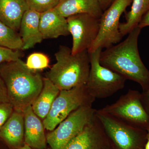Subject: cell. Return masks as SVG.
Instances as JSON below:
<instances>
[{
    "mask_svg": "<svg viewBox=\"0 0 149 149\" xmlns=\"http://www.w3.org/2000/svg\"><path fill=\"white\" fill-rule=\"evenodd\" d=\"M61 149H110L107 138L96 114L80 134Z\"/></svg>",
    "mask_w": 149,
    "mask_h": 149,
    "instance_id": "8fae6325",
    "label": "cell"
},
{
    "mask_svg": "<svg viewBox=\"0 0 149 149\" xmlns=\"http://www.w3.org/2000/svg\"><path fill=\"white\" fill-rule=\"evenodd\" d=\"M24 118V143L34 149L47 148V137L45 127L41 119L35 114L32 105L29 106L23 112Z\"/></svg>",
    "mask_w": 149,
    "mask_h": 149,
    "instance_id": "7c38bea8",
    "label": "cell"
},
{
    "mask_svg": "<svg viewBox=\"0 0 149 149\" xmlns=\"http://www.w3.org/2000/svg\"><path fill=\"white\" fill-rule=\"evenodd\" d=\"M60 90L46 77L43 78V87L32 105V109L40 119L44 120L50 110Z\"/></svg>",
    "mask_w": 149,
    "mask_h": 149,
    "instance_id": "ac0fdd59",
    "label": "cell"
},
{
    "mask_svg": "<svg viewBox=\"0 0 149 149\" xmlns=\"http://www.w3.org/2000/svg\"><path fill=\"white\" fill-rule=\"evenodd\" d=\"M149 10V0H133L130 10L125 15V22L120 23L119 31L123 37L138 27Z\"/></svg>",
    "mask_w": 149,
    "mask_h": 149,
    "instance_id": "d6986e66",
    "label": "cell"
},
{
    "mask_svg": "<svg viewBox=\"0 0 149 149\" xmlns=\"http://www.w3.org/2000/svg\"><path fill=\"white\" fill-rule=\"evenodd\" d=\"M40 15L41 13L29 9L24 13L19 28L22 50L34 47L44 40L40 30Z\"/></svg>",
    "mask_w": 149,
    "mask_h": 149,
    "instance_id": "4fadbf2b",
    "label": "cell"
},
{
    "mask_svg": "<svg viewBox=\"0 0 149 149\" xmlns=\"http://www.w3.org/2000/svg\"><path fill=\"white\" fill-rule=\"evenodd\" d=\"M103 11L107 9L115 0H98Z\"/></svg>",
    "mask_w": 149,
    "mask_h": 149,
    "instance_id": "83f0119b",
    "label": "cell"
},
{
    "mask_svg": "<svg viewBox=\"0 0 149 149\" xmlns=\"http://www.w3.org/2000/svg\"><path fill=\"white\" fill-rule=\"evenodd\" d=\"M141 100L144 109L149 116V88L141 93Z\"/></svg>",
    "mask_w": 149,
    "mask_h": 149,
    "instance_id": "484cf974",
    "label": "cell"
},
{
    "mask_svg": "<svg viewBox=\"0 0 149 149\" xmlns=\"http://www.w3.org/2000/svg\"><path fill=\"white\" fill-rule=\"evenodd\" d=\"M92 105L80 107L70 113L52 131L46 135L52 149H61L80 134L95 115Z\"/></svg>",
    "mask_w": 149,
    "mask_h": 149,
    "instance_id": "ba28073f",
    "label": "cell"
},
{
    "mask_svg": "<svg viewBox=\"0 0 149 149\" xmlns=\"http://www.w3.org/2000/svg\"><path fill=\"white\" fill-rule=\"evenodd\" d=\"M40 28L44 40L66 36L70 34L67 18L55 8L41 14Z\"/></svg>",
    "mask_w": 149,
    "mask_h": 149,
    "instance_id": "5bb4252c",
    "label": "cell"
},
{
    "mask_svg": "<svg viewBox=\"0 0 149 149\" xmlns=\"http://www.w3.org/2000/svg\"><path fill=\"white\" fill-rule=\"evenodd\" d=\"M45 149H52L51 148H46Z\"/></svg>",
    "mask_w": 149,
    "mask_h": 149,
    "instance_id": "4dcf8cb0",
    "label": "cell"
},
{
    "mask_svg": "<svg viewBox=\"0 0 149 149\" xmlns=\"http://www.w3.org/2000/svg\"><path fill=\"white\" fill-rule=\"evenodd\" d=\"M101 111L134 127L146 130L149 128V116L141 100V93L129 89L113 103L107 105Z\"/></svg>",
    "mask_w": 149,
    "mask_h": 149,
    "instance_id": "52a82bcc",
    "label": "cell"
},
{
    "mask_svg": "<svg viewBox=\"0 0 149 149\" xmlns=\"http://www.w3.org/2000/svg\"><path fill=\"white\" fill-rule=\"evenodd\" d=\"M0 76L5 84L9 102L14 111L22 112L32 105L43 87V78L28 68L21 58L0 65Z\"/></svg>",
    "mask_w": 149,
    "mask_h": 149,
    "instance_id": "7a4b0ae2",
    "label": "cell"
},
{
    "mask_svg": "<svg viewBox=\"0 0 149 149\" xmlns=\"http://www.w3.org/2000/svg\"><path fill=\"white\" fill-rule=\"evenodd\" d=\"M147 26H149V10L142 17L138 27L142 29Z\"/></svg>",
    "mask_w": 149,
    "mask_h": 149,
    "instance_id": "4316f807",
    "label": "cell"
},
{
    "mask_svg": "<svg viewBox=\"0 0 149 149\" xmlns=\"http://www.w3.org/2000/svg\"><path fill=\"white\" fill-rule=\"evenodd\" d=\"M29 9L42 13L55 8L60 0H25Z\"/></svg>",
    "mask_w": 149,
    "mask_h": 149,
    "instance_id": "7402d4cb",
    "label": "cell"
},
{
    "mask_svg": "<svg viewBox=\"0 0 149 149\" xmlns=\"http://www.w3.org/2000/svg\"><path fill=\"white\" fill-rule=\"evenodd\" d=\"M49 63V59L47 56L42 53L35 52L27 57L26 65L29 69L37 71L47 68Z\"/></svg>",
    "mask_w": 149,
    "mask_h": 149,
    "instance_id": "44dd1931",
    "label": "cell"
},
{
    "mask_svg": "<svg viewBox=\"0 0 149 149\" xmlns=\"http://www.w3.org/2000/svg\"><path fill=\"white\" fill-rule=\"evenodd\" d=\"M8 102H9L6 85L0 76V103Z\"/></svg>",
    "mask_w": 149,
    "mask_h": 149,
    "instance_id": "d4e9b609",
    "label": "cell"
},
{
    "mask_svg": "<svg viewBox=\"0 0 149 149\" xmlns=\"http://www.w3.org/2000/svg\"><path fill=\"white\" fill-rule=\"evenodd\" d=\"M0 47L14 50H22V42L17 31L0 21Z\"/></svg>",
    "mask_w": 149,
    "mask_h": 149,
    "instance_id": "ffe728a7",
    "label": "cell"
},
{
    "mask_svg": "<svg viewBox=\"0 0 149 149\" xmlns=\"http://www.w3.org/2000/svg\"><path fill=\"white\" fill-rule=\"evenodd\" d=\"M95 114L107 138L110 149H144L146 130L124 123L100 109H96Z\"/></svg>",
    "mask_w": 149,
    "mask_h": 149,
    "instance_id": "277c9868",
    "label": "cell"
},
{
    "mask_svg": "<svg viewBox=\"0 0 149 149\" xmlns=\"http://www.w3.org/2000/svg\"><path fill=\"white\" fill-rule=\"evenodd\" d=\"M147 131V141L146 144H145L144 149H149V128H148Z\"/></svg>",
    "mask_w": 149,
    "mask_h": 149,
    "instance_id": "f1b7e54d",
    "label": "cell"
},
{
    "mask_svg": "<svg viewBox=\"0 0 149 149\" xmlns=\"http://www.w3.org/2000/svg\"><path fill=\"white\" fill-rule=\"evenodd\" d=\"M65 18L80 14H88L100 19L103 10L98 0H60L55 8Z\"/></svg>",
    "mask_w": 149,
    "mask_h": 149,
    "instance_id": "2e32d148",
    "label": "cell"
},
{
    "mask_svg": "<svg viewBox=\"0 0 149 149\" xmlns=\"http://www.w3.org/2000/svg\"><path fill=\"white\" fill-rule=\"evenodd\" d=\"M14 109L10 102L0 103V130L7 122Z\"/></svg>",
    "mask_w": 149,
    "mask_h": 149,
    "instance_id": "cb8c5ba5",
    "label": "cell"
},
{
    "mask_svg": "<svg viewBox=\"0 0 149 149\" xmlns=\"http://www.w3.org/2000/svg\"><path fill=\"white\" fill-rule=\"evenodd\" d=\"M55 56L56 62L46 73V78L60 91L86 85L91 68L88 50L73 54L71 49L62 45Z\"/></svg>",
    "mask_w": 149,
    "mask_h": 149,
    "instance_id": "3957f363",
    "label": "cell"
},
{
    "mask_svg": "<svg viewBox=\"0 0 149 149\" xmlns=\"http://www.w3.org/2000/svg\"><path fill=\"white\" fill-rule=\"evenodd\" d=\"M133 0H115L100 19L98 35L88 52L99 48L107 49L120 42L123 37L119 31L120 19Z\"/></svg>",
    "mask_w": 149,
    "mask_h": 149,
    "instance_id": "9c48e42d",
    "label": "cell"
},
{
    "mask_svg": "<svg viewBox=\"0 0 149 149\" xmlns=\"http://www.w3.org/2000/svg\"><path fill=\"white\" fill-rule=\"evenodd\" d=\"M28 9L25 0H0V21L17 31L22 17Z\"/></svg>",
    "mask_w": 149,
    "mask_h": 149,
    "instance_id": "e0dca14e",
    "label": "cell"
},
{
    "mask_svg": "<svg viewBox=\"0 0 149 149\" xmlns=\"http://www.w3.org/2000/svg\"><path fill=\"white\" fill-rule=\"evenodd\" d=\"M141 30L136 27L123 42L102 51L100 61L126 80L138 83L144 91L149 88V70L142 61L138 49Z\"/></svg>",
    "mask_w": 149,
    "mask_h": 149,
    "instance_id": "6da1fadb",
    "label": "cell"
},
{
    "mask_svg": "<svg viewBox=\"0 0 149 149\" xmlns=\"http://www.w3.org/2000/svg\"><path fill=\"white\" fill-rule=\"evenodd\" d=\"M24 55L22 50H14L0 47V65L4 62L17 60Z\"/></svg>",
    "mask_w": 149,
    "mask_h": 149,
    "instance_id": "603a6c76",
    "label": "cell"
},
{
    "mask_svg": "<svg viewBox=\"0 0 149 149\" xmlns=\"http://www.w3.org/2000/svg\"><path fill=\"white\" fill-rule=\"evenodd\" d=\"M95 100L88 93L86 85L60 91L43 120L45 129L52 131L72 111L83 106L93 105Z\"/></svg>",
    "mask_w": 149,
    "mask_h": 149,
    "instance_id": "8992f818",
    "label": "cell"
},
{
    "mask_svg": "<svg viewBox=\"0 0 149 149\" xmlns=\"http://www.w3.org/2000/svg\"><path fill=\"white\" fill-rule=\"evenodd\" d=\"M17 149H34L32 148L31 147H29V146L27 145V144L24 143V145L23 146H22L19 147Z\"/></svg>",
    "mask_w": 149,
    "mask_h": 149,
    "instance_id": "f546056e",
    "label": "cell"
},
{
    "mask_svg": "<svg viewBox=\"0 0 149 149\" xmlns=\"http://www.w3.org/2000/svg\"><path fill=\"white\" fill-rule=\"evenodd\" d=\"M24 137L23 113L14 111L0 130V138L11 148L17 149L24 145Z\"/></svg>",
    "mask_w": 149,
    "mask_h": 149,
    "instance_id": "9a60e30c",
    "label": "cell"
},
{
    "mask_svg": "<svg viewBox=\"0 0 149 149\" xmlns=\"http://www.w3.org/2000/svg\"><path fill=\"white\" fill-rule=\"evenodd\" d=\"M102 49L89 52L91 68L86 84L88 93L95 99H104L114 95L124 88L126 79L100 63Z\"/></svg>",
    "mask_w": 149,
    "mask_h": 149,
    "instance_id": "5b68a950",
    "label": "cell"
},
{
    "mask_svg": "<svg viewBox=\"0 0 149 149\" xmlns=\"http://www.w3.org/2000/svg\"><path fill=\"white\" fill-rule=\"evenodd\" d=\"M67 20L72 36V53L88 50L98 35L100 19L88 14H80L69 17Z\"/></svg>",
    "mask_w": 149,
    "mask_h": 149,
    "instance_id": "30bf717a",
    "label": "cell"
}]
</instances>
